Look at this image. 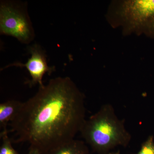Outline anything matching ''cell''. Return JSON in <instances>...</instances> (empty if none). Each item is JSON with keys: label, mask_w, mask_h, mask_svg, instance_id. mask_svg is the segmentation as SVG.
<instances>
[{"label": "cell", "mask_w": 154, "mask_h": 154, "mask_svg": "<svg viewBox=\"0 0 154 154\" xmlns=\"http://www.w3.org/2000/svg\"><path fill=\"white\" fill-rule=\"evenodd\" d=\"M88 149L82 140L74 139L45 154H88Z\"/></svg>", "instance_id": "obj_7"}, {"label": "cell", "mask_w": 154, "mask_h": 154, "mask_svg": "<svg viewBox=\"0 0 154 154\" xmlns=\"http://www.w3.org/2000/svg\"><path fill=\"white\" fill-rule=\"evenodd\" d=\"M22 104L19 101L12 100L0 104V127L2 130L7 129L9 122L17 116Z\"/></svg>", "instance_id": "obj_6"}, {"label": "cell", "mask_w": 154, "mask_h": 154, "mask_svg": "<svg viewBox=\"0 0 154 154\" xmlns=\"http://www.w3.org/2000/svg\"><path fill=\"white\" fill-rule=\"evenodd\" d=\"M114 9L116 23L125 33H144L154 38V0L124 1Z\"/></svg>", "instance_id": "obj_3"}, {"label": "cell", "mask_w": 154, "mask_h": 154, "mask_svg": "<svg viewBox=\"0 0 154 154\" xmlns=\"http://www.w3.org/2000/svg\"><path fill=\"white\" fill-rule=\"evenodd\" d=\"M85 96L68 77L51 79L22 102L10 122L14 142L45 154L75 139L85 119Z\"/></svg>", "instance_id": "obj_1"}, {"label": "cell", "mask_w": 154, "mask_h": 154, "mask_svg": "<svg viewBox=\"0 0 154 154\" xmlns=\"http://www.w3.org/2000/svg\"><path fill=\"white\" fill-rule=\"evenodd\" d=\"M80 132L86 142L100 154H107L117 146L126 147L131 139L124 121L118 118L113 106L108 104L102 105L86 119Z\"/></svg>", "instance_id": "obj_2"}, {"label": "cell", "mask_w": 154, "mask_h": 154, "mask_svg": "<svg viewBox=\"0 0 154 154\" xmlns=\"http://www.w3.org/2000/svg\"><path fill=\"white\" fill-rule=\"evenodd\" d=\"M7 129L3 130L1 132L2 144L0 147V154H20L13 147L12 141L9 137Z\"/></svg>", "instance_id": "obj_8"}, {"label": "cell", "mask_w": 154, "mask_h": 154, "mask_svg": "<svg viewBox=\"0 0 154 154\" xmlns=\"http://www.w3.org/2000/svg\"><path fill=\"white\" fill-rule=\"evenodd\" d=\"M28 51L31 56L27 62L25 63H14L4 67L1 70L12 66L25 67L31 77V79L27 81L26 84L30 87L37 84L39 87H42L44 85L42 79L44 75L46 73L49 75L52 74L55 71V67L48 66L45 51L39 45L34 44L28 46Z\"/></svg>", "instance_id": "obj_5"}, {"label": "cell", "mask_w": 154, "mask_h": 154, "mask_svg": "<svg viewBox=\"0 0 154 154\" xmlns=\"http://www.w3.org/2000/svg\"><path fill=\"white\" fill-rule=\"evenodd\" d=\"M27 154H41V153L37 149L34 148L30 147L29 152Z\"/></svg>", "instance_id": "obj_10"}, {"label": "cell", "mask_w": 154, "mask_h": 154, "mask_svg": "<svg viewBox=\"0 0 154 154\" xmlns=\"http://www.w3.org/2000/svg\"><path fill=\"white\" fill-rule=\"evenodd\" d=\"M25 5L10 1L0 4V33L13 36L23 44H28L35 37L32 22Z\"/></svg>", "instance_id": "obj_4"}, {"label": "cell", "mask_w": 154, "mask_h": 154, "mask_svg": "<svg viewBox=\"0 0 154 154\" xmlns=\"http://www.w3.org/2000/svg\"><path fill=\"white\" fill-rule=\"evenodd\" d=\"M109 154H120V152H119V151H118L115 152H111Z\"/></svg>", "instance_id": "obj_11"}, {"label": "cell", "mask_w": 154, "mask_h": 154, "mask_svg": "<svg viewBox=\"0 0 154 154\" xmlns=\"http://www.w3.org/2000/svg\"><path fill=\"white\" fill-rule=\"evenodd\" d=\"M137 154H154V138L149 136L141 146L140 149Z\"/></svg>", "instance_id": "obj_9"}]
</instances>
